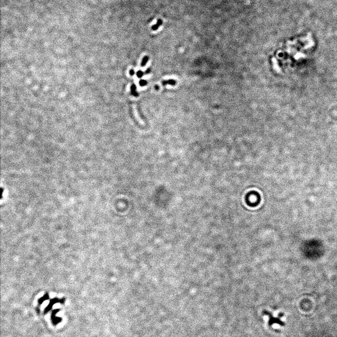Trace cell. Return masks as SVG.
I'll list each match as a JSON object with an SVG mask.
<instances>
[{"label":"cell","instance_id":"6da1fadb","mask_svg":"<svg viewBox=\"0 0 337 337\" xmlns=\"http://www.w3.org/2000/svg\"><path fill=\"white\" fill-rule=\"evenodd\" d=\"M163 24V21L162 20L159 19L158 21H157V23L155 24V25H153L152 26V31H156V30H157L158 28H159V27L162 26V24Z\"/></svg>","mask_w":337,"mask_h":337},{"label":"cell","instance_id":"7a4b0ae2","mask_svg":"<svg viewBox=\"0 0 337 337\" xmlns=\"http://www.w3.org/2000/svg\"><path fill=\"white\" fill-rule=\"evenodd\" d=\"M176 83H177V81L175 80H172V79H171V80H164L162 82V84L163 85H166V84H170V85H175Z\"/></svg>","mask_w":337,"mask_h":337},{"label":"cell","instance_id":"3957f363","mask_svg":"<svg viewBox=\"0 0 337 337\" xmlns=\"http://www.w3.org/2000/svg\"><path fill=\"white\" fill-rule=\"evenodd\" d=\"M148 59H149V57H148V56H145L144 58L143 59H142V63H141V66H142V67H144L146 65V64L148 63Z\"/></svg>","mask_w":337,"mask_h":337},{"label":"cell","instance_id":"277c9868","mask_svg":"<svg viewBox=\"0 0 337 337\" xmlns=\"http://www.w3.org/2000/svg\"><path fill=\"white\" fill-rule=\"evenodd\" d=\"M131 90H132V94H133L135 96H138V94L136 93V86L135 84H133L132 88H131Z\"/></svg>","mask_w":337,"mask_h":337},{"label":"cell","instance_id":"5b68a950","mask_svg":"<svg viewBox=\"0 0 337 337\" xmlns=\"http://www.w3.org/2000/svg\"><path fill=\"white\" fill-rule=\"evenodd\" d=\"M146 84H147V82H146V80H142L140 81V86H146Z\"/></svg>","mask_w":337,"mask_h":337},{"label":"cell","instance_id":"8992f818","mask_svg":"<svg viewBox=\"0 0 337 337\" xmlns=\"http://www.w3.org/2000/svg\"><path fill=\"white\" fill-rule=\"evenodd\" d=\"M142 75H143V73H142V71H138V73H137V76H138V77H139V78L142 77Z\"/></svg>","mask_w":337,"mask_h":337},{"label":"cell","instance_id":"52a82bcc","mask_svg":"<svg viewBox=\"0 0 337 337\" xmlns=\"http://www.w3.org/2000/svg\"><path fill=\"white\" fill-rule=\"evenodd\" d=\"M134 74H135V71H134V70H132V69H131V70L130 71V75H133Z\"/></svg>","mask_w":337,"mask_h":337},{"label":"cell","instance_id":"ba28073f","mask_svg":"<svg viewBox=\"0 0 337 337\" xmlns=\"http://www.w3.org/2000/svg\"><path fill=\"white\" fill-rule=\"evenodd\" d=\"M150 69H148V70H147V71H146V73H150Z\"/></svg>","mask_w":337,"mask_h":337},{"label":"cell","instance_id":"9c48e42d","mask_svg":"<svg viewBox=\"0 0 337 337\" xmlns=\"http://www.w3.org/2000/svg\"><path fill=\"white\" fill-rule=\"evenodd\" d=\"M155 89H156V90H157V89H159V86H155Z\"/></svg>","mask_w":337,"mask_h":337}]
</instances>
